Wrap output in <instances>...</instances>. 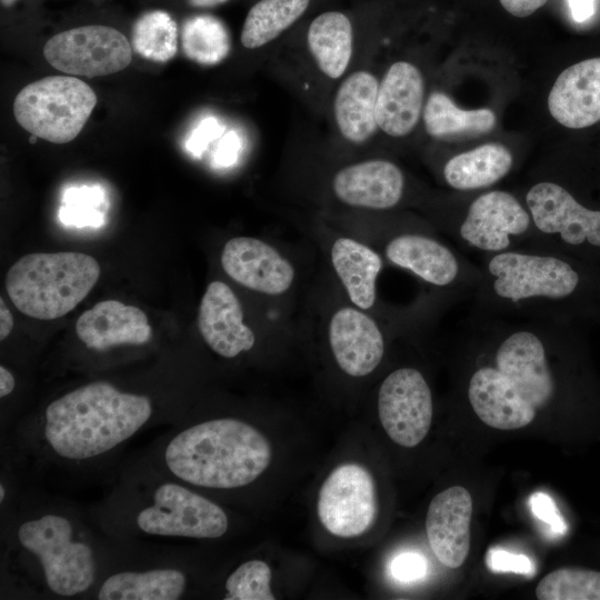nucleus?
I'll return each mask as SVG.
<instances>
[{
    "mask_svg": "<svg viewBox=\"0 0 600 600\" xmlns=\"http://www.w3.org/2000/svg\"><path fill=\"white\" fill-rule=\"evenodd\" d=\"M531 232L526 206L502 190L480 193L450 226L451 237L462 248L482 257L526 246Z\"/></svg>",
    "mask_w": 600,
    "mask_h": 600,
    "instance_id": "obj_8",
    "label": "nucleus"
},
{
    "mask_svg": "<svg viewBox=\"0 0 600 600\" xmlns=\"http://www.w3.org/2000/svg\"><path fill=\"white\" fill-rule=\"evenodd\" d=\"M377 510L373 478L357 463L338 466L323 481L318 494L319 520L337 537L362 534L372 526Z\"/></svg>",
    "mask_w": 600,
    "mask_h": 600,
    "instance_id": "obj_11",
    "label": "nucleus"
},
{
    "mask_svg": "<svg viewBox=\"0 0 600 600\" xmlns=\"http://www.w3.org/2000/svg\"><path fill=\"white\" fill-rule=\"evenodd\" d=\"M272 450L252 424L231 417L173 424L144 459L194 489L232 490L254 482Z\"/></svg>",
    "mask_w": 600,
    "mask_h": 600,
    "instance_id": "obj_4",
    "label": "nucleus"
},
{
    "mask_svg": "<svg viewBox=\"0 0 600 600\" xmlns=\"http://www.w3.org/2000/svg\"><path fill=\"white\" fill-rule=\"evenodd\" d=\"M524 206L532 223L526 246L600 263V210L586 207L568 188L553 181L532 184Z\"/></svg>",
    "mask_w": 600,
    "mask_h": 600,
    "instance_id": "obj_6",
    "label": "nucleus"
},
{
    "mask_svg": "<svg viewBox=\"0 0 600 600\" xmlns=\"http://www.w3.org/2000/svg\"><path fill=\"white\" fill-rule=\"evenodd\" d=\"M43 57L61 72L91 78L127 68L132 59V49L119 30L90 24L51 37L43 47Z\"/></svg>",
    "mask_w": 600,
    "mask_h": 600,
    "instance_id": "obj_10",
    "label": "nucleus"
},
{
    "mask_svg": "<svg viewBox=\"0 0 600 600\" xmlns=\"http://www.w3.org/2000/svg\"><path fill=\"white\" fill-rule=\"evenodd\" d=\"M378 89L377 78L366 70L352 72L339 86L333 113L339 132L347 141L363 143L377 131Z\"/></svg>",
    "mask_w": 600,
    "mask_h": 600,
    "instance_id": "obj_23",
    "label": "nucleus"
},
{
    "mask_svg": "<svg viewBox=\"0 0 600 600\" xmlns=\"http://www.w3.org/2000/svg\"><path fill=\"white\" fill-rule=\"evenodd\" d=\"M404 184V176L397 164L383 159H371L340 169L331 186L337 199L344 204L387 210L400 202Z\"/></svg>",
    "mask_w": 600,
    "mask_h": 600,
    "instance_id": "obj_18",
    "label": "nucleus"
},
{
    "mask_svg": "<svg viewBox=\"0 0 600 600\" xmlns=\"http://www.w3.org/2000/svg\"><path fill=\"white\" fill-rule=\"evenodd\" d=\"M191 7L194 8H212L221 3L227 2L228 0H187Z\"/></svg>",
    "mask_w": 600,
    "mask_h": 600,
    "instance_id": "obj_42",
    "label": "nucleus"
},
{
    "mask_svg": "<svg viewBox=\"0 0 600 600\" xmlns=\"http://www.w3.org/2000/svg\"><path fill=\"white\" fill-rule=\"evenodd\" d=\"M468 401L477 417L487 426L514 430L530 424L537 410L526 402L507 378L491 363L479 364L467 384Z\"/></svg>",
    "mask_w": 600,
    "mask_h": 600,
    "instance_id": "obj_19",
    "label": "nucleus"
},
{
    "mask_svg": "<svg viewBox=\"0 0 600 600\" xmlns=\"http://www.w3.org/2000/svg\"><path fill=\"white\" fill-rule=\"evenodd\" d=\"M423 122L429 136L447 139L458 136H473L490 132L497 122L490 109L464 110L439 91L432 92L423 108Z\"/></svg>",
    "mask_w": 600,
    "mask_h": 600,
    "instance_id": "obj_27",
    "label": "nucleus"
},
{
    "mask_svg": "<svg viewBox=\"0 0 600 600\" xmlns=\"http://www.w3.org/2000/svg\"><path fill=\"white\" fill-rule=\"evenodd\" d=\"M97 104L89 84L71 76H49L23 87L13 101L17 122L52 143L78 137Z\"/></svg>",
    "mask_w": 600,
    "mask_h": 600,
    "instance_id": "obj_7",
    "label": "nucleus"
},
{
    "mask_svg": "<svg viewBox=\"0 0 600 600\" xmlns=\"http://www.w3.org/2000/svg\"><path fill=\"white\" fill-rule=\"evenodd\" d=\"M6 574L20 593L89 598L116 543H104L69 507L28 500L6 527Z\"/></svg>",
    "mask_w": 600,
    "mask_h": 600,
    "instance_id": "obj_1",
    "label": "nucleus"
},
{
    "mask_svg": "<svg viewBox=\"0 0 600 600\" xmlns=\"http://www.w3.org/2000/svg\"><path fill=\"white\" fill-rule=\"evenodd\" d=\"M331 263L350 301L362 310L377 301V279L383 262L369 246L348 237L338 238L331 247Z\"/></svg>",
    "mask_w": 600,
    "mask_h": 600,
    "instance_id": "obj_24",
    "label": "nucleus"
},
{
    "mask_svg": "<svg viewBox=\"0 0 600 600\" xmlns=\"http://www.w3.org/2000/svg\"><path fill=\"white\" fill-rule=\"evenodd\" d=\"M16 387L13 373L3 364L0 366V398L11 394Z\"/></svg>",
    "mask_w": 600,
    "mask_h": 600,
    "instance_id": "obj_41",
    "label": "nucleus"
},
{
    "mask_svg": "<svg viewBox=\"0 0 600 600\" xmlns=\"http://www.w3.org/2000/svg\"><path fill=\"white\" fill-rule=\"evenodd\" d=\"M181 46L188 59L212 66L229 54L231 41L220 19L211 14H196L182 24Z\"/></svg>",
    "mask_w": 600,
    "mask_h": 600,
    "instance_id": "obj_29",
    "label": "nucleus"
},
{
    "mask_svg": "<svg viewBox=\"0 0 600 600\" xmlns=\"http://www.w3.org/2000/svg\"><path fill=\"white\" fill-rule=\"evenodd\" d=\"M531 509L534 514L547 523H558V516L552 500L544 493L538 492L531 497Z\"/></svg>",
    "mask_w": 600,
    "mask_h": 600,
    "instance_id": "obj_36",
    "label": "nucleus"
},
{
    "mask_svg": "<svg viewBox=\"0 0 600 600\" xmlns=\"http://www.w3.org/2000/svg\"><path fill=\"white\" fill-rule=\"evenodd\" d=\"M13 329V317L8 309L4 300L0 298V340L8 338Z\"/></svg>",
    "mask_w": 600,
    "mask_h": 600,
    "instance_id": "obj_40",
    "label": "nucleus"
},
{
    "mask_svg": "<svg viewBox=\"0 0 600 600\" xmlns=\"http://www.w3.org/2000/svg\"><path fill=\"white\" fill-rule=\"evenodd\" d=\"M76 333L88 349L108 351L120 346L144 344L150 341L152 329L140 308L103 300L78 318Z\"/></svg>",
    "mask_w": 600,
    "mask_h": 600,
    "instance_id": "obj_21",
    "label": "nucleus"
},
{
    "mask_svg": "<svg viewBox=\"0 0 600 600\" xmlns=\"http://www.w3.org/2000/svg\"><path fill=\"white\" fill-rule=\"evenodd\" d=\"M271 569L262 560H248L226 579V600H274L270 588Z\"/></svg>",
    "mask_w": 600,
    "mask_h": 600,
    "instance_id": "obj_32",
    "label": "nucleus"
},
{
    "mask_svg": "<svg viewBox=\"0 0 600 600\" xmlns=\"http://www.w3.org/2000/svg\"><path fill=\"white\" fill-rule=\"evenodd\" d=\"M328 338L337 364L351 377L370 374L384 356L386 341L380 326L357 307H342L332 314Z\"/></svg>",
    "mask_w": 600,
    "mask_h": 600,
    "instance_id": "obj_15",
    "label": "nucleus"
},
{
    "mask_svg": "<svg viewBox=\"0 0 600 600\" xmlns=\"http://www.w3.org/2000/svg\"><path fill=\"white\" fill-rule=\"evenodd\" d=\"M540 600H600V572L582 568H560L537 586Z\"/></svg>",
    "mask_w": 600,
    "mask_h": 600,
    "instance_id": "obj_31",
    "label": "nucleus"
},
{
    "mask_svg": "<svg viewBox=\"0 0 600 600\" xmlns=\"http://www.w3.org/2000/svg\"><path fill=\"white\" fill-rule=\"evenodd\" d=\"M392 576L401 582H411L426 576L427 561L417 552L398 554L390 566Z\"/></svg>",
    "mask_w": 600,
    "mask_h": 600,
    "instance_id": "obj_34",
    "label": "nucleus"
},
{
    "mask_svg": "<svg viewBox=\"0 0 600 600\" xmlns=\"http://www.w3.org/2000/svg\"><path fill=\"white\" fill-rule=\"evenodd\" d=\"M380 422L389 438L412 448L429 432L433 401L424 376L414 368H399L382 381L378 393Z\"/></svg>",
    "mask_w": 600,
    "mask_h": 600,
    "instance_id": "obj_12",
    "label": "nucleus"
},
{
    "mask_svg": "<svg viewBox=\"0 0 600 600\" xmlns=\"http://www.w3.org/2000/svg\"><path fill=\"white\" fill-rule=\"evenodd\" d=\"M307 42L319 70L330 79L340 78L349 67L353 33L349 18L339 11L319 14L311 22Z\"/></svg>",
    "mask_w": 600,
    "mask_h": 600,
    "instance_id": "obj_26",
    "label": "nucleus"
},
{
    "mask_svg": "<svg viewBox=\"0 0 600 600\" xmlns=\"http://www.w3.org/2000/svg\"><path fill=\"white\" fill-rule=\"evenodd\" d=\"M221 267L240 286L267 296L288 291L296 277L292 263L273 246L252 237H234L222 249Z\"/></svg>",
    "mask_w": 600,
    "mask_h": 600,
    "instance_id": "obj_14",
    "label": "nucleus"
},
{
    "mask_svg": "<svg viewBox=\"0 0 600 600\" xmlns=\"http://www.w3.org/2000/svg\"><path fill=\"white\" fill-rule=\"evenodd\" d=\"M384 256L390 263L410 271L437 288L474 291L481 276L480 267L439 239L418 232L392 237L386 244Z\"/></svg>",
    "mask_w": 600,
    "mask_h": 600,
    "instance_id": "obj_13",
    "label": "nucleus"
},
{
    "mask_svg": "<svg viewBox=\"0 0 600 600\" xmlns=\"http://www.w3.org/2000/svg\"><path fill=\"white\" fill-rule=\"evenodd\" d=\"M513 156L503 144L491 142L450 158L443 167L446 183L458 191L491 187L512 169Z\"/></svg>",
    "mask_w": 600,
    "mask_h": 600,
    "instance_id": "obj_25",
    "label": "nucleus"
},
{
    "mask_svg": "<svg viewBox=\"0 0 600 600\" xmlns=\"http://www.w3.org/2000/svg\"><path fill=\"white\" fill-rule=\"evenodd\" d=\"M103 201V194L98 188H72L63 198L60 218L68 223L100 224L102 214L96 209Z\"/></svg>",
    "mask_w": 600,
    "mask_h": 600,
    "instance_id": "obj_33",
    "label": "nucleus"
},
{
    "mask_svg": "<svg viewBox=\"0 0 600 600\" xmlns=\"http://www.w3.org/2000/svg\"><path fill=\"white\" fill-rule=\"evenodd\" d=\"M213 119H210V121H206L203 122L199 128L198 130H196L193 132V134L191 136V138L189 139L187 146L188 148L196 152L198 151L200 148H202L206 143V141L208 140V138L211 137V133L213 132Z\"/></svg>",
    "mask_w": 600,
    "mask_h": 600,
    "instance_id": "obj_39",
    "label": "nucleus"
},
{
    "mask_svg": "<svg viewBox=\"0 0 600 600\" xmlns=\"http://www.w3.org/2000/svg\"><path fill=\"white\" fill-rule=\"evenodd\" d=\"M501 6L510 14L524 18L544 6L548 0H499Z\"/></svg>",
    "mask_w": 600,
    "mask_h": 600,
    "instance_id": "obj_37",
    "label": "nucleus"
},
{
    "mask_svg": "<svg viewBox=\"0 0 600 600\" xmlns=\"http://www.w3.org/2000/svg\"><path fill=\"white\" fill-rule=\"evenodd\" d=\"M424 97L420 70L408 61L389 67L379 83L376 118L378 128L390 137H404L418 124Z\"/></svg>",
    "mask_w": 600,
    "mask_h": 600,
    "instance_id": "obj_20",
    "label": "nucleus"
},
{
    "mask_svg": "<svg viewBox=\"0 0 600 600\" xmlns=\"http://www.w3.org/2000/svg\"><path fill=\"white\" fill-rule=\"evenodd\" d=\"M573 19L583 22L594 13L596 0H568Z\"/></svg>",
    "mask_w": 600,
    "mask_h": 600,
    "instance_id": "obj_38",
    "label": "nucleus"
},
{
    "mask_svg": "<svg viewBox=\"0 0 600 600\" xmlns=\"http://www.w3.org/2000/svg\"><path fill=\"white\" fill-rule=\"evenodd\" d=\"M101 273L98 261L81 252H37L22 256L6 274V290L28 317L53 320L73 310Z\"/></svg>",
    "mask_w": 600,
    "mask_h": 600,
    "instance_id": "obj_5",
    "label": "nucleus"
},
{
    "mask_svg": "<svg viewBox=\"0 0 600 600\" xmlns=\"http://www.w3.org/2000/svg\"><path fill=\"white\" fill-rule=\"evenodd\" d=\"M487 566L491 570L513 571L527 576H531L534 569L527 556L513 554L503 550H490L487 556Z\"/></svg>",
    "mask_w": 600,
    "mask_h": 600,
    "instance_id": "obj_35",
    "label": "nucleus"
},
{
    "mask_svg": "<svg viewBox=\"0 0 600 600\" xmlns=\"http://www.w3.org/2000/svg\"><path fill=\"white\" fill-rule=\"evenodd\" d=\"M471 516L472 498L460 486L439 492L429 504L427 538L438 560L448 568L461 567L468 557Z\"/></svg>",
    "mask_w": 600,
    "mask_h": 600,
    "instance_id": "obj_17",
    "label": "nucleus"
},
{
    "mask_svg": "<svg viewBox=\"0 0 600 600\" xmlns=\"http://www.w3.org/2000/svg\"><path fill=\"white\" fill-rule=\"evenodd\" d=\"M96 519L108 539L129 547L147 540L219 539L229 529L221 506L146 459L123 473Z\"/></svg>",
    "mask_w": 600,
    "mask_h": 600,
    "instance_id": "obj_3",
    "label": "nucleus"
},
{
    "mask_svg": "<svg viewBox=\"0 0 600 600\" xmlns=\"http://www.w3.org/2000/svg\"><path fill=\"white\" fill-rule=\"evenodd\" d=\"M481 313L583 323L600 320V263L530 246L482 257Z\"/></svg>",
    "mask_w": 600,
    "mask_h": 600,
    "instance_id": "obj_2",
    "label": "nucleus"
},
{
    "mask_svg": "<svg viewBox=\"0 0 600 600\" xmlns=\"http://www.w3.org/2000/svg\"><path fill=\"white\" fill-rule=\"evenodd\" d=\"M243 318L241 303L232 289L222 281L210 282L198 311V329L206 344L227 359L251 350L256 336Z\"/></svg>",
    "mask_w": 600,
    "mask_h": 600,
    "instance_id": "obj_16",
    "label": "nucleus"
},
{
    "mask_svg": "<svg viewBox=\"0 0 600 600\" xmlns=\"http://www.w3.org/2000/svg\"><path fill=\"white\" fill-rule=\"evenodd\" d=\"M190 578L174 557L131 556L116 542V551L89 599L178 600L184 598Z\"/></svg>",
    "mask_w": 600,
    "mask_h": 600,
    "instance_id": "obj_9",
    "label": "nucleus"
},
{
    "mask_svg": "<svg viewBox=\"0 0 600 600\" xmlns=\"http://www.w3.org/2000/svg\"><path fill=\"white\" fill-rule=\"evenodd\" d=\"M550 114L562 126L582 129L600 121V58L564 69L548 96Z\"/></svg>",
    "mask_w": 600,
    "mask_h": 600,
    "instance_id": "obj_22",
    "label": "nucleus"
},
{
    "mask_svg": "<svg viewBox=\"0 0 600 600\" xmlns=\"http://www.w3.org/2000/svg\"><path fill=\"white\" fill-rule=\"evenodd\" d=\"M132 47L138 54L154 62L172 59L178 50V27L162 10L141 14L132 27Z\"/></svg>",
    "mask_w": 600,
    "mask_h": 600,
    "instance_id": "obj_30",
    "label": "nucleus"
},
{
    "mask_svg": "<svg viewBox=\"0 0 600 600\" xmlns=\"http://www.w3.org/2000/svg\"><path fill=\"white\" fill-rule=\"evenodd\" d=\"M310 0H260L249 10L240 40L244 48L257 49L279 37L306 11Z\"/></svg>",
    "mask_w": 600,
    "mask_h": 600,
    "instance_id": "obj_28",
    "label": "nucleus"
},
{
    "mask_svg": "<svg viewBox=\"0 0 600 600\" xmlns=\"http://www.w3.org/2000/svg\"><path fill=\"white\" fill-rule=\"evenodd\" d=\"M17 0H1L2 6L10 7L12 6Z\"/></svg>",
    "mask_w": 600,
    "mask_h": 600,
    "instance_id": "obj_43",
    "label": "nucleus"
}]
</instances>
